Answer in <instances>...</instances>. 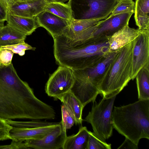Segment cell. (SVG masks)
<instances>
[{"label":"cell","instance_id":"6da1fadb","mask_svg":"<svg viewBox=\"0 0 149 149\" xmlns=\"http://www.w3.org/2000/svg\"><path fill=\"white\" fill-rule=\"evenodd\" d=\"M55 110L38 99L11 63L0 66V117L5 119H54Z\"/></svg>","mask_w":149,"mask_h":149},{"label":"cell","instance_id":"7a4b0ae2","mask_svg":"<svg viewBox=\"0 0 149 149\" xmlns=\"http://www.w3.org/2000/svg\"><path fill=\"white\" fill-rule=\"evenodd\" d=\"M110 37H94L86 40H72L63 34L53 38L56 62L72 70L92 67L109 53Z\"/></svg>","mask_w":149,"mask_h":149},{"label":"cell","instance_id":"3957f363","mask_svg":"<svg viewBox=\"0 0 149 149\" xmlns=\"http://www.w3.org/2000/svg\"><path fill=\"white\" fill-rule=\"evenodd\" d=\"M112 120L113 128L135 144L142 138L149 140V99L114 106Z\"/></svg>","mask_w":149,"mask_h":149},{"label":"cell","instance_id":"277c9868","mask_svg":"<svg viewBox=\"0 0 149 149\" xmlns=\"http://www.w3.org/2000/svg\"><path fill=\"white\" fill-rule=\"evenodd\" d=\"M134 40L119 49L110 64L100 86V94L107 99L116 96L132 80Z\"/></svg>","mask_w":149,"mask_h":149},{"label":"cell","instance_id":"5b68a950","mask_svg":"<svg viewBox=\"0 0 149 149\" xmlns=\"http://www.w3.org/2000/svg\"><path fill=\"white\" fill-rule=\"evenodd\" d=\"M116 96L93 102L91 110L84 120L91 125L94 135L104 142L112 135V113Z\"/></svg>","mask_w":149,"mask_h":149},{"label":"cell","instance_id":"8992f818","mask_svg":"<svg viewBox=\"0 0 149 149\" xmlns=\"http://www.w3.org/2000/svg\"><path fill=\"white\" fill-rule=\"evenodd\" d=\"M118 0H69L73 18L77 19H106Z\"/></svg>","mask_w":149,"mask_h":149},{"label":"cell","instance_id":"52a82bcc","mask_svg":"<svg viewBox=\"0 0 149 149\" xmlns=\"http://www.w3.org/2000/svg\"><path fill=\"white\" fill-rule=\"evenodd\" d=\"M73 70L65 66L59 65L47 81L45 90L46 94L55 100L69 91L75 81Z\"/></svg>","mask_w":149,"mask_h":149},{"label":"cell","instance_id":"ba28073f","mask_svg":"<svg viewBox=\"0 0 149 149\" xmlns=\"http://www.w3.org/2000/svg\"><path fill=\"white\" fill-rule=\"evenodd\" d=\"M140 31L139 36L134 40L132 52V80L134 79L141 69L149 65V30Z\"/></svg>","mask_w":149,"mask_h":149},{"label":"cell","instance_id":"9c48e42d","mask_svg":"<svg viewBox=\"0 0 149 149\" xmlns=\"http://www.w3.org/2000/svg\"><path fill=\"white\" fill-rule=\"evenodd\" d=\"M119 50L109 52L102 60L92 67L73 70L75 77L88 80L100 90V86L102 78Z\"/></svg>","mask_w":149,"mask_h":149},{"label":"cell","instance_id":"30bf717a","mask_svg":"<svg viewBox=\"0 0 149 149\" xmlns=\"http://www.w3.org/2000/svg\"><path fill=\"white\" fill-rule=\"evenodd\" d=\"M67 136L66 131L63 130L60 122L52 131L42 138L27 140L24 143L29 149H63Z\"/></svg>","mask_w":149,"mask_h":149},{"label":"cell","instance_id":"8fae6325","mask_svg":"<svg viewBox=\"0 0 149 149\" xmlns=\"http://www.w3.org/2000/svg\"><path fill=\"white\" fill-rule=\"evenodd\" d=\"M100 19H77L72 18L63 34L74 40H86L93 37V34Z\"/></svg>","mask_w":149,"mask_h":149},{"label":"cell","instance_id":"7c38bea8","mask_svg":"<svg viewBox=\"0 0 149 149\" xmlns=\"http://www.w3.org/2000/svg\"><path fill=\"white\" fill-rule=\"evenodd\" d=\"M134 12L117 14L100 20L93 34L94 37H110L124 27L129 25L130 19Z\"/></svg>","mask_w":149,"mask_h":149},{"label":"cell","instance_id":"4fadbf2b","mask_svg":"<svg viewBox=\"0 0 149 149\" xmlns=\"http://www.w3.org/2000/svg\"><path fill=\"white\" fill-rule=\"evenodd\" d=\"M35 19L38 27L45 29L53 38L63 34L70 22V21L45 11L36 16Z\"/></svg>","mask_w":149,"mask_h":149},{"label":"cell","instance_id":"5bb4252c","mask_svg":"<svg viewBox=\"0 0 149 149\" xmlns=\"http://www.w3.org/2000/svg\"><path fill=\"white\" fill-rule=\"evenodd\" d=\"M59 122L53 124L32 128H23L13 126L10 131L11 140L16 141L41 139L52 131Z\"/></svg>","mask_w":149,"mask_h":149},{"label":"cell","instance_id":"9a60e30c","mask_svg":"<svg viewBox=\"0 0 149 149\" xmlns=\"http://www.w3.org/2000/svg\"><path fill=\"white\" fill-rule=\"evenodd\" d=\"M47 0L17 1L12 6L8 13L23 17H35L44 11Z\"/></svg>","mask_w":149,"mask_h":149},{"label":"cell","instance_id":"2e32d148","mask_svg":"<svg viewBox=\"0 0 149 149\" xmlns=\"http://www.w3.org/2000/svg\"><path fill=\"white\" fill-rule=\"evenodd\" d=\"M140 31L125 26L113 33L109 39V52L120 49L134 41L139 35Z\"/></svg>","mask_w":149,"mask_h":149},{"label":"cell","instance_id":"e0dca14e","mask_svg":"<svg viewBox=\"0 0 149 149\" xmlns=\"http://www.w3.org/2000/svg\"><path fill=\"white\" fill-rule=\"evenodd\" d=\"M7 25L27 36L32 34L38 27L35 17L29 18L8 13Z\"/></svg>","mask_w":149,"mask_h":149},{"label":"cell","instance_id":"ac0fdd59","mask_svg":"<svg viewBox=\"0 0 149 149\" xmlns=\"http://www.w3.org/2000/svg\"><path fill=\"white\" fill-rule=\"evenodd\" d=\"M57 99L60 100L72 114L75 120V124L81 126L84 107L78 99L70 91L58 97Z\"/></svg>","mask_w":149,"mask_h":149},{"label":"cell","instance_id":"d6986e66","mask_svg":"<svg viewBox=\"0 0 149 149\" xmlns=\"http://www.w3.org/2000/svg\"><path fill=\"white\" fill-rule=\"evenodd\" d=\"M136 24L140 30H149V0H136L134 8Z\"/></svg>","mask_w":149,"mask_h":149},{"label":"cell","instance_id":"ffe728a7","mask_svg":"<svg viewBox=\"0 0 149 149\" xmlns=\"http://www.w3.org/2000/svg\"><path fill=\"white\" fill-rule=\"evenodd\" d=\"M89 131L86 127H80L76 134L67 136L63 149H87Z\"/></svg>","mask_w":149,"mask_h":149},{"label":"cell","instance_id":"44dd1931","mask_svg":"<svg viewBox=\"0 0 149 149\" xmlns=\"http://www.w3.org/2000/svg\"><path fill=\"white\" fill-rule=\"evenodd\" d=\"M27 36L7 25L0 30V47L10 45L24 41Z\"/></svg>","mask_w":149,"mask_h":149},{"label":"cell","instance_id":"7402d4cb","mask_svg":"<svg viewBox=\"0 0 149 149\" xmlns=\"http://www.w3.org/2000/svg\"><path fill=\"white\" fill-rule=\"evenodd\" d=\"M140 100L149 99V65L145 66L138 72L135 77Z\"/></svg>","mask_w":149,"mask_h":149},{"label":"cell","instance_id":"603a6c76","mask_svg":"<svg viewBox=\"0 0 149 149\" xmlns=\"http://www.w3.org/2000/svg\"><path fill=\"white\" fill-rule=\"evenodd\" d=\"M44 11L70 21L73 18L71 8L68 2H50L47 3Z\"/></svg>","mask_w":149,"mask_h":149},{"label":"cell","instance_id":"cb8c5ba5","mask_svg":"<svg viewBox=\"0 0 149 149\" xmlns=\"http://www.w3.org/2000/svg\"><path fill=\"white\" fill-rule=\"evenodd\" d=\"M135 3L133 0H118L116 5L108 17L127 12H134Z\"/></svg>","mask_w":149,"mask_h":149},{"label":"cell","instance_id":"d4e9b609","mask_svg":"<svg viewBox=\"0 0 149 149\" xmlns=\"http://www.w3.org/2000/svg\"><path fill=\"white\" fill-rule=\"evenodd\" d=\"M6 122L13 127L23 128H32L49 125L55 123L41 121L40 120H32L28 121H16L5 119Z\"/></svg>","mask_w":149,"mask_h":149},{"label":"cell","instance_id":"484cf974","mask_svg":"<svg viewBox=\"0 0 149 149\" xmlns=\"http://www.w3.org/2000/svg\"><path fill=\"white\" fill-rule=\"evenodd\" d=\"M62 120L61 122L64 131L70 129L75 124V119L71 112L63 104L61 105Z\"/></svg>","mask_w":149,"mask_h":149},{"label":"cell","instance_id":"4316f807","mask_svg":"<svg viewBox=\"0 0 149 149\" xmlns=\"http://www.w3.org/2000/svg\"><path fill=\"white\" fill-rule=\"evenodd\" d=\"M111 145L100 140L89 131L87 149H111Z\"/></svg>","mask_w":149,"mask_h":149},{"label":"cell","instance_id":"83f0119b","mask_svg":"<svg viewBox=\"0 0 149 149\" xmlns=\"http://www.w3.org/2000/svg\"><path fill=\"white\" fill-rule=\"evenodd\" d=\"M7 49L11 50L14 53L17 54L20 56H23L25 54L26 50H35L36 47H33L25 41L13 45L0 46V49Z\"/></svg>","mask_w":149,"mask_h":149},{"label":"cell","instance_id":"f1b7e54d","mask_svg":"<svg viewBox=\"0 0 149 149\" xmlns=\"http://www.w3.org/2000/svg\"><path fill=\"white\" fill-rule=\"evenodd\" d=\"M12 127L5 119L0 117V141L11 140L10 131Z\"/></svg>","mask_w":149,"mask_h":149},{"label":"cell","instance_id":"f546056e","mask_svg":"<svg viewBox=\"0 0 149 149\" xmlns=\"http://www.w3.org/2000/svg\"><path fill=\"white\" fill-rule=\"evenodd\" d=\"M14 54L10 49H0V66H8L12 63V61Z\"/></svg>","mask_w":149,"mask_h":149},{"label":"cell","instance_id":"4dcf8cb0","mask_svg":"<svg viewBox=\"0 0 149 149\" xmlns=\"http://www.w3.org/2000/svg\"><path fill=\"white\" fill-rule=\"evenodd\" d=\"M22 141H16L12 140L10 144L0 145V149H29L25 146L24 143Z\"/></svg>","mask_w":149,"mask_h":149},{"label":"cell","instance_id":"1f68e13d","mask_svg":"<svg viewBox=\"0 0 149 149\" xmlns=\"http://www.w3.org/2000/svg\"><path fill=\"white\" fill-rule=\"evenodd\" d=\"M118 149H138V145L135 144L131 140L125 138L123 143Z\"/></svg>","mask_w":149,"mask_h":149},{"label":"cell","instance_id":"d6a6232c","mask_svg":"<svg viewBox=\"0 0 149 149\" xmlns=\"http://www.w3.org/2000/svg\"><path fill=\"white\" fill-rule=\"evenodd\" d=\"M8 11L0 2V21L4 22L7 19Z\"/></svg>","mask_w":149,"mask_h":149},{"label":"cell","instance_id":"836d02e7","mask_svg":"<svg viewBox=\"0 0 149 149\" xmlns=\"http://www.w3.org/2000/svg\"><path fill=\"white\" fill-rule=\"evenodd\" d=\"M17 0H0V2L8 10L10 7Z\"/></svg>","mask_w":149,"mask_h":149},{"label":"cell","instance_id":"e575fe53","mask_svg":"<svg viewBox=\"0 0 149 149\" xmlns=\"http://www.w3.org/2000/svg\"><path fill=\"white\" fill-rule=\"evenodd\" d=\"M69 0H47L48 2H61L64 3Z\"/></svg>","mask_w":149,"mask_h":149},{"label":"cell","instance_id":"d590c367","mask_svg":"<svg viewBox=\"0 0 149 149\" xmlns=\"http://www.w3.org/2000/svg\"><path fill=\"white\" fill-rule=\"evenodd\" d=\"M4 22L0 21V30L4 26Z\"/></svg>","mask_w":149,"mask_h":149},{"label":"cell","instance_id":"8d00e7d4","mask_svg":"<svg viewBox=\"0 0 149 149\" xmlns=\"http://www.w3.org/2000/svg\"><path fill=\"white\" fill-rule=\"evenodd\" d=\"M18 1H30V0H17Z\"/></svg>","mask_w":149,"mask_h":149}]
</instances>
